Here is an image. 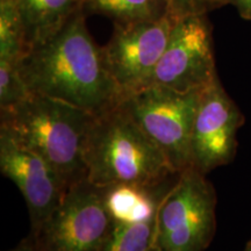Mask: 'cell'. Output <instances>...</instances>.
<instances>
[{
	"mask_svg": "<svg viewBox=\"0 0 251 251\" xmlns=\"http://www.w3.org/2000/svg\"><path fill=\"white\" fill-rule=\"evenodd\" d=\"M8 251H40V250L34 246V243L31 242L30 238L27 237L21 241L17 247L12 248V249H9Z\"/></svg>",
	"mask_w": 251,
	"mask_h": 251,
	"instance_id": "obj_19",
	"label": "cell"
},
{
	"mask_svg": "<svg viewBox=\"0 0 251 251\" xmlns=\"http://www.w3.org/2000/svg\"><path fill=\"white\" fill-rule=\"evenodd\" d=\"M85 163L87 178L99 186L130 184L156 188L178 175L120 102L94 118Z\"/></svg>",
	"mask_w": 251,
	"mask_h": 251,
	"instance_id": "obj_2",
	"label": "cell"
},
{
	"mask_svg": "<svg viewBox=\"0 0 251 251\" xmlns=\"http://www.w3.org/2000/svg\"><path fill=\"white\" fill-rule=\"evenodd\" d=\"M200 92L151 85L120 101L135 124L164 153L176 174L193 166L191 141Z\"/></svg>",
	"mask_w": 251,
	"mask_h": 251,
	"instance_id": "obj_5",
	"label": "cell"
},
{
	"mask_svg": "<svg viewBox=\"0 0 251 251\" xmlns=\"http://www.w3.org/2000/svg\"><path fill=\"white\" fill-rule=\"evenodd\" d=\"M221 2H222V4H225V0H221Z\"/></svg>",
	"mask_w": 251,
	"mask_h": 251,
	"instance_id": "obj_22",
	"label": "cell"
},
{
	"mask_svg": "<svg viewBox=\"0 0 251 251\" xmlns=\"http://www.w3.org/2000/svg\"><path fill=\"white\" fill-rule=\"evenodd\" d=\"M155 233L156 218L139 224L115 221L107 238L96 251H151Z\"/></svg>",
	"mask_w": 251,
	"mask_h": 251,
	"instance_id": "obj_14",
	"label": "cell"
},
{
	"mask_svg": "<svg viewBox=\"0 0 251 251\" xmlns=\"http://www.w3.org/2000/svg\"><path fill=\"white\" fill-rule=\"evenodd\" d=\"M151 251H166V250H163V249H161V248H158V247H155V246H153V248L151 249Z\"/></svg>",
	"mask_w": 251,
	"mask_h": 251,
	"instance_id": "obj_21",
	"label": "cell"
},
{
	"mask_svg": "<svg viewBox=\"0 0 251 251\" xmlns=\"http://www.w3.org/2000/svg\"><path fill=\"white\" fill-rule=\"evenodd\" d=\"M26 51L23 21L15 0H0V59L18 62Z\"/></svg>",
	"mask_w": 251,
	"mask_h": 251,
	"instance_id": "obj_15",
	"label": "cell"
},
{
	"mask_svg": "<svg viewBox=\"0 0 251 251\" xmlns=\"http://www.w3.org/2000/svg\"><path fill=\"white\" fill-rule=\"evenodd\" d=\"M216 77L212 29L206 14L176 19L168 45L148 86L191 92L202 90Z\"/></svg>",
	"mask_w": 251,
	"mask_h": 251,
	"instance_id": "obj_7",
	"label": "cell"
},
{
	"mask_svg": "<svg viewBox=\"0 0 251 251\" xmlns=\"http://www.w3.org/2000/svg\"><path fill=\"white\" fill-rule=\"evenodd\" d=\"M225 4L233 5L241 17L251 21V0H225Z\"/></svg>",
	"mask_w": 251,
	"mask_h": 251,
	"instance_id": "obj_18",
	"label": "cell"
},
{
	"mask_svg": "<svg viewBox=\"0 0 251 251\" xmlns=\"http://www.w3.org/2000/svg\"><path fill=\"white\" fill-rule=\"evenodd\" d=\"M85 7L113 18L115 23H136L166 13L161 0H86Z\"/></svg>",
	"mask_w": 251,
	"mask_h": 251,
	"instance_id": "obj_13",
	"label": "cell"
},
{
	"mask_svg": "<svg viewBox=\"0 0 251 251\" xmlns=\"http://www.w3.org/2000/svg\"><path fill=\"white\" fill-rule=\"evenodd\" d=\"M171 186L168 183L156 188L130 184L112 185L106 187V205L117 222L150 221L156 218L163 197Z\"/></svg>",
	"mask_w": 251,
	"mask_h": 251,
	"instance_id": "obj_12",
	"label": "cell"
},
{
	"mask_svg": "<svg viewBox=\"0 0 251 251\" xmlns=\"http://www.w3.org/2000/svg\"><path fill=\"white\" fill-rule=\"evenodd\" d=\"M0 171L17 185L36 230L54 213L69 186L48 162L0 126Z\"/></svg>",
	"mask_w": 251,
	"mask_h": 251,
	"instance_id": "obj_10",
	"label": "cell"
},
{
	"mask_svg": "<svg viewBox=\"0 0 251 251\" xmlns=\"http://www.w3.org/2000/svg\"><path fill=\"white\" fill-rule=\"evenodd\" d=\"M216 193L206 175L191 166L163 197L156 215L155 247L205 251L215 234Z\"/></svg>",
	"mask_w": 251,
	"mask_h": 251,
	"instance_id": "obj_4",
	"label": "cell"
},
{
	"mask_svg": "<svg viewBox=\"0 0 251 251\" xmlns=\"http://www.w3.org/2000/svg\"><path fill=\"white\" fill-rule=\"evenodd\" d=\"M18 67L33 94L61 100L93 115L114 108L124 98L102 48L87 30L83 11L54 36L28 50Z\"/></svg>",
	"mask_w": 251,
	"mask_h": 251,
	"instance_id": "obj_1",
	"label": "cell"
},
{
	"mask_svg": "<svg viewBox=\"0 0 251 251\" xmlns=\"http://www.w3.org/2000/svg\"><path fill=\"white\" fill-rule=\"evenodd\" d=\"M243 124V114L218 76L200 92L191 141L193 168L207 175L233 161Z\"/></svg>",
	"mask_w": 251,
	"mask_h": 251,
	"instance_id": "obj_9",
	"label": "cell"
},
{
	"mask_svg": "<svg viewBox=\"0 0 251 251\" xmlns=\"http://www.w3.org/2000/svg\"><path fill=\"white\" fill-rule=\"evenodd\" d=\"M85 2L86 0H15L27 51L54 36L71 18L83 11Z\"/></svg>",
	"mask_w": 251,
	"mask_h": 251,
	"instance_id": "obj_11",
	"label": "cell"
},
{
	"mask_svg": "<svg viewBox=\"0 0 251 251\" xmlns=\"http://www.w3.org/2000/svg\"><path fill=\"white\" fill-rule=\"evenodd\" d=\"M26 81L21 76L18 62L0 59V109L8 111L31 97Z\"/></svg>",
	"mask_w": 251,
	"mask_h": 251,
	"instance_id": "obj_16",
	"label": "cell"
},
{
	"mask_svg": "<svg viewBox=\"0 0 251 251\" xmlns=\"http://www.w3.org/2000/svg\"><path fill=\"white\" fill-rule=\"evenodd\" d=\"M175 21L176 19L165 13L150 20L115 23L113 35L102 52L122 97L149 85Z\"/></svg>",
	"mask_w": 251,
	"mask_h": 251,
	"instance_id": "obj_8",
	"label": "cell"
},
{
	"mask_svg": "<svg viewBox=\"0 0 251 251\" xmlns=\"http://www.w3.org/2000/svg\"><path fill=\"white\" fill-rule=\"evenodd\" d=\"M166 13L174 19L192 14H206L208 9L221 5V0H161Z\"/></svg>",
	"mask_w": 251,
	"mask_h": 251,
	"instance_id": "obj_17",
	"label": "cell"
},
{
	"mask_svg": "<svg viewBox=\"0 0 251 251\" xmlns=\"http://www.w3.org/2000/svg\"><path fill=\"white\" fill-rule=\"evenodd\" d=\"M243 251H251V241H249V242L247 243V246L243 249Z\"/></svg>",
	"mask_w": 251,
	"mask_h": 251,
	"instance_id": "obj_20",
	"label": "cell"
},
{
	"mask_svg": "<svg viewBox=\"0 0 251 251\" xmlns=\"http://www.w3.org/2000/svg\"><path fill=\"white\" fill-rule=\"evenodd\" d=\"M106 187L84 178L69 186L54 213L28 237L40 251H96L115 220L106 205Z\"/></svg>",
	"mask_w": 251,
	"mask_h": 251,
	"instance_id": "obj_6",
	"label": "cell"
},
{
	"mask_svg": "<svg viewBox=\"0 0 251 251\" xmlns=\"http://www.w3.org/2000/svg\"><path fill=\"white\" fill-rule=\"evenodd\" d=\"M1 125L49 163L68 186L87 178L85 146L96 115L70 103L31 94L1 111Z\"/></svg>",
	"mask_w": 251,
	"mask_h": 251,
	"instance_id": "obj_3",
	"label": "cell"
}]
</instances>
